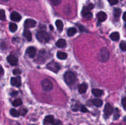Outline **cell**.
Instances as JSON below:
<instances>
[{
    "instance_id": "cell-26",
    "label": "cell",
    "mask_w": 126,
    "mask_h": 125,
    "mask_svg": "<svg viewBox=\"0 0 126 125\" xmlns=\"http://www.w3.org/2000/svg\"><path fill=\"white\" fill-rule=\"evenodd\" d=\"M10 113L14 117H18L19 115H20L19 112H18L17 110H16L14 109H11V110H10Z\"/></svg>"
},
{
    "instance_id": "cell-39",
    "label": "cell",
    "mask_w": 126,
    "mask_h": 125,
    "mask_svg": "<svg viewBox=\"0 0 126 125\" xmlns=\"http://www.w3.org/2000/svg\"><path fill=\"white\" fill-rule=\"evenodd\" d=\"M53 125H61L62 122L59 120H54V123L52 124Z\"/></svg>"
},
{
    "instance_id": "cell-7",
    "label": "cell",
    "mask_w": 126,
    "mask_h": 125,
    "mask_svg": "<svg viewBox=\"0 0 126 125\" xmlns=\"http://www.w3.org/2000/svg\"><path fill=\"white\" fill-rule=\"evenodd\" d=\"M36 21H34V20L33 19H27L25 21L24 23V26L25 29H28V28H33V27L35 26L36 25Z\"/></svg>"
},
{
    "instance_id": "cell-24",
    "label": "cell",
    "mask_w": 126,
    "mask_h": 125,
    "mask_svg": "<svg viewBox=\"0 0 126 125\" xmlns=\"http://www.w3.org/2000/svg\"><path fill=\"white\" fill-rule=\"evenodd\" d=\"M121 13V10L119 8H115L114 9V12H113V15H114V17L116 19H118L119 18V17H120Z\"/></svg>"
},
{
    "instance_id": "cell-35",
    "label": "cell",
    "mask_w": 126,
    "mask_h": 125,
    "mask_svg": "<svg viewBox=\"0 0 126 125\" xmlns=\"http://www.w3.org/2000/svg\"><path fill=\"white\" fill-rule=\"evenodd\" d=\"M121 102H122V104H123V107H124V109H125V110H126V97L123 98Z\"/></svg>"
},
{
    "instance_id": "cell-44",
    "label": "cell",
    "mask_w": 126,
    "mask_h": 125,
    "mask_svg": "<svg viewBox=\"0 0 126 125\" xmlns=\"http://www.w3.org/2000/svg\"><path fill=\"white\" fill-rule=\"evenodd\" d=\"M1 1H3V2H7V1H9V0H1Z\"/></svg>"
},
{
    "instance_id": "cell-2",
    "label": "cell",
    "mask_w": 126,
    "mask_h": 125,
    "mask_svg": "<svg viewBox=\"0 0 126 125\" xmlns=\"http://www.w3.org/2000/svg\"><path fill=\"white\" fill-rule=\"evenodd\" d=\"M36 36L37 39L42 43L47 42L50 39V37L49 34L46 31L43 30L38 32Z\"/></svg>"
},
{
    "instance_id": "cell-31",
    "label": "cell",
    "mask_w": 126,
    "mask_h": 125,
    "mask_svg": "<svg viewBox=\"0 0 126 125\" xmlns=\"http://www.w3.org/2000/svg\"><path fill=\"white\" fill-rule=\"evenodd\" d=\"M119 110L118 109H115V112H114V120H118V118H119Z\"/></svg>"
},
{
    "instance_id": "cell-20",
    "label": "cell",
    "mask_w": 126,
    "mask_h": 125,
    "mask_svg": "<svg viewBox=\"0 0 126 125\" xmlns=\"http://www.w3.org/2000/svg\"><path fill=\"white\" fill-rule=\"evenodd\" d=\"M58 58L60 60H65L67 58L68 55L65 52H62V51H58L57 54Z\"/></svg>"
},
{
    "instance_id": "cell-18",
    "label": "cell",
    "mask_w": 126,
    "mask_h": 125,
    "mask_svg": "<svg viewBox=\"0 0 126 125\" xmlns=\"http://www.w3.org/2000/svg\"><path fill=\"white\" fill-rule=\"evenodd\" d=\"M93 8H94V5L92 4H89L88 6H84V7H83V9H82V14H84V13L90 12V11H91Z\"/></svg>"
},
{
    "instance_id": "cell-43",
    "label": "cell",
    "mask_w": 126,
    "mask_h": 125,
    "mask_svg": "<svg viewBox=\"0 0 126 125\" xmlns=\"http://www.w3.org/2000/svg\"><path fill=\"white\" fill-rule=\"evenodd\" d=\"M17 91H14L13 93H12V94H11V95L13 96H14L17 95Z\"/></svg>"
},
{
    "instance_id": "cell-16",
    "label": "cell",
    "mask_w": 126,
    "mask_h": 125,
    "mask_svg": "<svg viewBox=\"0 0 126 125\" xmlns=\"http://www.w3.org/2000/svg\"><path fill=\"white\" fill-rule=\"evenodd\" d=\"M23 36L28 41H30L32 39V33L29 30H28V29H25L24 31H23Z\"/></svg>"
},
{
    "instance_id": "cell-27",
    "label": "cell",
    "mask_w": 126,
    "mask_h": 125,
    "mask_svg": "<svg viewBox=\"0 0 126 125\" xmlns=\"http://www.w3.org/2000/svg\"><path fill=\"white\" fill-rule=\"evenodd\" d=\"M22 104V101L20 98H18V99H15L12 102V105H13L14 107H18L20 105H21Z\"/></svg>"
},
{
    "instance_id": "cell-33",
    "label": "cell",
    "mask_w": 126,
    "mask_h": 125,
    "mask_svg": "<svg viewBox=\"0 0 126 125\" xmlns=\"http://www.w3.org/2000/svg\"><path fill=\"white\" fill-rule=\"evenodd\" d=\"M50 1H51V2H52L54 6H58V5L61 3L62 0H50Z\"/></svg>"
},
{
    "instance_id": "cell-41",
    "label": "cell",
    "mask_w": 126,
    "mask_h": 125,
    "mask_svg": "<svg viewBox=\"0 0 126 125\" xmlns=\"http://www.w3.org/2000/svg\"><path fill=\"white\" fill-rule=\"evenodd\" d=\"M123 20L126 22V12H125L123 14Z\"/></svg>"
},
{
    "instance_id": "cell-13",
    "label": "cell",
    "mask_w": 126,
    "mask_h": 125,
    "mask_svg": "<svg viewBox=\"0 0 126 125\" xmlns=\"http://www.w3.org/2000/svg\"><path fill=\"white\" fill-rule=\"evenodd\" d=\"M54 121V118L52 115H48L46 116L45 119L44 120V123L46 125H52Z\"/></svg>"
},
{
    "instance_id": "cell-23",
    "label": "cell",
    "mask_w": 126,
    "mask_h": 125,
    "mask_svg": "<svg viewBox=\"0 0 126 125\" xmlns=\"http://www.w3.org/2000/svg\"><path fill=\"white\" fill-rule=\"evenodd\" d=\"M55 25H56L57 28L58 30L60 31H62L63 28V23L60 20H57L55 22Z\"/></svg>"
},
{
    "instance_id": "cell-37",
    "label": "cell",
    "mask_w": 126,
    "mask_h": 125,
    "mask_svg": "<svg viewBox=\"0 0 126 125\" xmlns=\"http://www.w3.org/2000/svg\"><path fill=\"white\" fill-rule=\"evenodd\" d=\"M13 74L14 75H19L21 74V71L18 69H16L13 71Z\"/></svg>"
},
{
    "instance_id": "cell-10",
    "label": "cell",
    "mask_w": 126,
    "mask_h": 125,
    "mask_svg": "<svg viewBox=\"0 0 126 125\" xmlns=\"http://www.w3.org/2000/svg\"><path fill=\"white\" fill-rule=\"evenodd\" d=\"M7 60L9 63L11 65H12V66H16V65L17 64V62H18V59H17V58L12 55L7 56Z\"/></svg>"
},
{
    "instance_id": "cell-46",
    "label": "cell",
    "mask_w": 126,
    "mask_h": 125,
    "mask_svg": "<svg viewBox=\"0 0 126 125\" xmlns=\"http://www.w3.org/2000/svg\"></svg>"
},
{
    "instance_id": "cell-4",
    "label": "cell",
    "mask_w": 126,
    "mask_h": 125,
    "mask_svg": "<svg viewBox=\"0 0 126 125\" xmlns=\"http://www.w3.org/2000/svg\"><path fill=\"white\" fill-rule=\"evenodd\" d=\"M47 68L50 70V71H52L54 73H57L60 71V66L57 62L52 61V62H49V64H47Z\"/></svg>"
},
{
    "instance_id": "cell-42",
    "label": "cell",
    "mask_w": 126,
    "mask_h": 125,
    "mask_svg": "<svg viewBox=\"0 0 126 125\" xmlns=\"http://www.w3.org/2000/svg\"><path fill=\"white\" fill-rule=\"evenodd\" d=\"M2 73H3V69H2V66L0 65V75L2 74Z\"/></svg>"
},
{
    "instance_id": "cell-47",
    "label": "cell",
    "mask_w": 126,
    "mask_h": 125,
    "mask_svg": "<svg viewBox=\"0 0 126 125\" xmlns=\"http://www.w3.org/2000/svg\"></svg>"
},
{
    "instance_id": "cell-30",
    "label": "cell",
    "mask_w": 126,
    "mask_h": 125,
    "mask_svg": "<svg viewBox=\"0 0 126 125\" xmlns=\"http://www.w3.org/2000/svg\"><path fill=\"white\" fill-rule=\"evenodd\" d=\"M82 16L84 17L85 18H87V19H90V18H92V13L91 12H87V13H85L84 14H82Z\"/></svg>"
},
{
    "instance_id": "cell-32",
    "label": "cell",
    "mask_w": 126,
    "mask_h": 125,
    "mask_svg": "<svg viewBox=\"0 0 126 125\" xmlns=\"http://www.w3.org/2000/svg\"><path fill=\"white\" fill-rule=\"evenodd\" d=\"M120 48L122 50H123V51H126V42H121L120 44Z\"/></svg>"
},
{
    "instance_id": "cell-14",
    "label": "cell",
    "mask_w": 126,
    "mask_h": 125,
    "mask_svg": "<svg viewBox=\"0 0 126 125\" xmlns=\"http://www.w3.org/2000/svg\"><path fill=\"white\" fill-rule=\"evenodd\" d=\"M46 52L44 50H41V51L39 52V55H38V60H39V62H41V61H42V62H43V61H44L46 60L45 58H46Z\"/></svg>"
},
{
    "instance_id": "cell-29",
    "label": "cell",
    "mask_w": 126,
    "mask_h": 125,
    "mask_svg": "<svg viewBox=\"0 0 126 125\" xmlns=\"http://www.w3.org/2000/svg\"><path fill=\"white\" fill-rule=\"evenodd\" d=\"M6 19V15L4 10H0V20H5Z\"/></svg>"
},
{
    "instance_id": "cell-45",
    "label": "cell",
    "mask_w": 126,
    "mask_h": 125,
    "mask_svg": "<svg viewBox=\"0 0 126 125\" xmlns=\"http://www.w3.org/2000/svg\"><path fill=\"white\" fill-rule=\"evenodd\" d=\"M50 29H51V30H53V27H52V26L50 25Z\"/></svg>"
},
{
    "instance_id": "cell-1",
    "label": "cell",
    "mask_w": 126,
    "mask_h": 125,
    "mask_svg": "<svg viewBox=\"0 0 126 125\" xmlns=\"http://www.w3.org/2000/svg\"><path fill=\"white\" fill-rule=\"evenodd\" d=\"M64 80L66 82V83L68 85H72L75 83L76 80V75L75 73L71 71L66 72L64 74Z\"/></svg>"
},
{
    "instance_id": "cell-12",
    "label": "cell",
    "mask_w": 126,
    "mask_h": 125,
    "mask_svg": "<svg viewBox=\"0 0 126 125\" xmlns=\"http://www.w3.org/2000/svg\"><path fill=\"white\" fill-rule=\"evenodd\" d=\"M97 18H98V20L99 21V22H104V21H105L106 19L107 18V13L104 12H98V14H97Z\"/></svg>"
},
{
    "instance_id": "cell-9",
    "label": "cell",
    "mask_w": 126,
    "mask_h": 125,
    "mask_svg": "<svg viewBox=\"0 0 126 125\" xmlns=\"http://www.w3.org/2000/svg\"><path fill=\"white\" fill-rule=\"evenodd\" d=\"M26 53L27 55L31 58H34L36 55V49L34 47H30L26 50Z\"/></svg>"
},
{
    "instance_id": "cell-17",
    "label": "cell",
    "mask_w": 126,
    "mask_h": 125,
    "mask_svg": "<svg viewBox=\"0 0 126 125\" xmlns=\"http://www.w3.org/2000/svg\"><path fill=\"white\" fill-rule=\"evenodd\" d=\"M66 40L65 39H60L56 43V46L59 48H63L66 46Z\"/></svg>"
},
{
    "instance_id": "cell-11",
    "label": "cell",
    "mask_w": 126,
    "mask_h": 125,
    "mask_svg": "<svg viewBox=\"0 0 126 125\" xmlns=\"http://www.w3.org/2000/svg\"><path fill=\"white\" fill-rule=\"evenodd\" d=\"M22 17H21L20 15L18 13V12H16V11H14L11 13V19L12 21H14V22H19L20 21Z\"/></svg>"
},
{
    "instance_id": "cell-40",
    "label": "cell",
    "mask_w": 126,
    "mask_h": 125,
    "mask_svg": "<svg viewBox=\"0 0 126 125\" xmlns=\"http://www.w3.org/2000/svg\"><path fill=\"white\" fill-rule=\"evenodd\" d=\"M79 29H80V31H81V32L87 31H86V29H85L84 27L82 26H79Z\"/></svg>"
},
{
    "instance_id": "cell-28",
    "label": "cell",
    "mask_w": 126,
    "mask_h": 125,
    "mask_svg": "<svg viewBox=\"0 0 126 125\" xmlns=\"http://www.w3.org/2000/svg\"><path fill=\"white\" fill-rule=\"evenodd\" d=\"M9 29L11 32H15L17 29V25L16 23H11L9 24Z\"/></svg>"
},
{
    "instance_id": "cell-3",
    "label": "cell",
    "mask_w": 126,
    "mask_h": 125,
    "mask_svg": "<svg viewBox=\"0 0 126 125\" xmlns=\"http://www.w3.org/2000/svg\"><path fill=\"white\" fill-rule=\"evenodd\" d=\"M41 86L43 89L46 91H50L53 89V84L49 79H44L41 82Z\"/></svg>"
},
{
    "instance_id": "cell-8",
    "label": "cell",
    "mask_w": 126,
    "mask_h": 125,
    "mask_svg": "<svg viewBox=\"0 0 126 125\" xmlns=\"http://www.w3.org/2000/svg\"><path fill=\"white\" fill-rule=\"evenodd\" d=\"M113 113V108L111 105L110 104H107L104 109V113L105 116H109Z\"/></svg>"
},
{
    "instance_id": "cell-19",
    "label": "cell",
    "mask_w": 126,
    "mask_h": 125,
    "mask_svg": "<svg viewBox=\"0 0 126 125\" xmlns=\"http://www.w3.org/2000/svg\"><path fill=\"white\" fill-rule=\"evenodd\" d=\"M92 93L95 96L100 97L103 94V91L100 89H93L92 90Z\"/></svg>"
},
{
    "instance_id": "cell-25",
    "label": "cell",
    "mask_w": 126,
    "mask_h": 125,
    "mask_svg": "<svg viewBox=\"0 0 126 125\" xmlns=\"http://www.w3.org/2000/svg\"><path fill=\"white\" fill-rule=\"evenodd\" d=\"M76 29L75 28H70L68 29L67 31V34L68 36H73V35H75L76 33Z\"/></svg>"
},
{
    "instance_id": "cell-21",
    "label": "cell",
    "mask_w": 126,
    "mask_h": 125,
    "mask_svg": "<svg viewBox=\"0 0 126 125\" xmlns=\"http://www.w3.org/2000/svg\"><path fill=\"white\" fill-rule=\"evenodd\" d=\"M120 36L118 32H114V33H111L110 35V38L114 41H117L119 39Z\"/></svg>"
},
{
    "instance_id": "cell-36",
    "label": "cell",
    "mask_w": 126,
    "mask_h": 125,
    "mask_svg": "<svg viewBox=\"0 0 126 125\" xmlns=\"http://www.w3.org/2000/svg\"><path fill=\"white\" fill-rule=\"evenodd\" d=\"M80 110H81V111L83 113H86V112H89L88 110L86 109V107L84 106V105H82V106L81 107V109H80Z\"/></svg>"
},
{
    "instance_id": "cell-6",
    "label": "cell",
    "mask_w": 126,
    "mask_h": 125,
    "mask_svg": "<svg viewBox=\"0 0 126 125\" xmlns=\"http://www.w3.org/2000/svg\"><path fill=\"white\" fill-rule=\"evenodd\" d=\"M11 83L12 85L16 87H20L21 86V78L20 76L16 77H12L11 79Z\"/></svg>"
},
{
    "instance_id": "cell-5",
    "label": "cell",
    "mask_w": 126,
    "mask_h": 125,
    "mask_svg": "<svg viewBox=\"0 0 126 125\" xmlns=\"http://www.w3.org/2000/svg\"><path fill=\"white\" fill-rule=\"evenodd\" d=\"M110 58V54L107 48H102L100 51V59L101 61L103 62H106L108 61Z\"/></svg>"
},
{
    "instance_id": "cell-22",
    "label": "cell",
    "mask_w": 126,
    "mask_h": 125,
    "mask_svg": "<svg viewBox=\"0 0 126 125\" xmlns=\"http://www.w3.org/2000/svg\"><path fill=\"white\" fill-rule=\"evenodd\" d=\"M92 104L97 107H100L103 104V101L100 99H94L92 100Z\"/></svg>"
},
{
    "instance_id": "cell-15",
    "label": "cell",
    "mask_w": 126,
    "mask_h": 125,
    "mask_svg": "<svg viewBox=\"0 0 126 125\" xmlns=\"http://www.w3.org/2000/svg\"><path fill=\"white\" fill-rule=\"evenodd\" d=\"M87 89V85L86 83H82L79 86V92L81 94L86 93Z\"/></svg>"
},
{
    "instance_id": "cell-34",
    "label": "cell",
    "mask_w": 126,
    "mask_h": 125,
    "mask_svg": "<svg viewBox=\"0 0 126 125\" xmlns=\"http://www.w3.org/2000/svg\"><path fill=\"white\" fill-rule=\"evenodd\" d=\"M19 113H20V115L24 116V115H25L26 114H27V110L26 109H21L20 110Z\"/></svg>"
},
{
    "instance_id": "cell-38",
    "label": "cell",
    "mask_w": 126,
    "mask_h": 125,
    "mask_svg": "<svg viewBox=\"0 0 126 125\" xmlns=\"http://www.w3.org/2000/svg\"><path fill=\"white\" fill-rule=\"evenodd\" d=\"M108 2L111 5H115L118 2V0H108Z\"/></svg>"
}]
</instances>
